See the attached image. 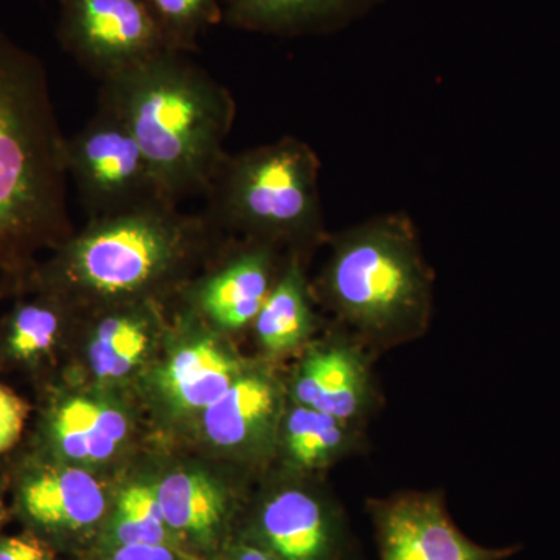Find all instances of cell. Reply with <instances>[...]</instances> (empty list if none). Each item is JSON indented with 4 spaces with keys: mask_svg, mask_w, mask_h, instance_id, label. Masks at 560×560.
<instances>
[{
    "mask_svg": "<svg viewBox=\"0 0 560 560\" xmlns=\"http://www.w3.org/2000/svg\"><path fill=\"white\" fill-rule=\"evenodd\" d=\"M205 197V217L213 226L272 248L289 245L293 256L327 238L319 160L300 139L228 153Z\"/></svg>",
    "mask_w": 560,
    "mask_h": 560,
    "instance_id": "5b68a950",
    "label": "cell"
},
{
    "mask_svg": "<svg viewBox=\"0 0 560 560\" xmlns=\"http://www.w3.org/2000/svg\"><path fill=\"white\" fill-rule=\"evenodd\" d=\"M381 560H504L521 548H488L464 536L436 492L372 500Z\"/></svg>",
    "mask_w": 560,
    "mask_h": 560,
    "instance_id": "ba28073f",
    "label": "cell"
},
{
    "mask_svg": "<svg viewBox=\"0 0 560 560\" xmlns=\"http://www.w3.org/2000/svg\"><path fill=\"white\" fill-rule=\"evenodd\" d=\"M72 305L47 291L14 305L0 331V353L7 363L33 366L49 357L65 334Z\"/></svg>",
    "mask_w": 560,
    "mask_h": 560,
    "instance_id": "ffe728a7",
    "label": "cell"
},
{
    "mask_svg": "<svg viewBox=\"0 0 560 560\" xmlns=\"http://www.w3.org/2000/svg\"><path fill=\"white\" fill-rule=\"evenodd\" d=\"M16 508L39 539L69 540L94 529L105 518L108 501L88 471L39 459L18 478Z\"/></svg>",
    "mask_w": 560,
    "mask_h": 560,
    "instance_id": "8fae6325",
    "label": "cell"
},
{
    "mask_svg": "<svg viewBox=\"0 0 560 560\" xmlns=\"http://www.w3.org/2000/svg\"><path fill=\"white\" fill-rule=\"evenodd\" d=\"M66 139L46 66L0 31V264L73 234Z\"/></svg>",
    "mask_w": 560,
    "mask_h": 560,
    "instance_id": "6da1fadb",
    "label": "cell"
},
{
    "mask_svg": "<svg viewBox=\"0 0 560 560\" xmlns=\"http://www.w3.org/2000/svg\"><path fill=\"white\" fill-rule=\"evenodd\" d=\"M363 429L304 405L283 411L278 442L294 474L312 475L361 451Z\"/></svg>",
    "mask_w": 560,
    "mask_h": 560,
    "instance_id": "2e32d148",
    "label": "cell"
},
{
    "mask_svg": "<svg viewBox=\"0 0 560 560\" xmlns=\"http://www.w3.org/2000/svg\"><path fill=\"white\" fill-rule=\"evenodd\" d=\"M106 560H183L172 545H125L109 550Z\"/></svg>",
    "mask_w": 560,
    "mask_h": 560,
    "instance_id": "484cf974",
    "label": "cell"
},
{
    "mask_svg": "<svg viewBox=\"0 0 560 560\" xmlns=\"http://www.w3.org/2000/svg\"><path fill=\"white\" fill-rule=\"evenodd\" d=\"M213 224L167 200L92 219L33 268L27 285L72 304L143 302L176 282L209 241Z\"/></svg>",
    "mask_w": 560,
    "mask_h": 560,
    "instance_id": "3957f363",
    "label": "cell"
},
{
    "mask_svg": "<svg viewBox=\"0 0 560 560\" xmlns=\"http://www.w3.org/2000/svg\"><path fill=\"white\" fill-rule=\"evenodd\" d=\"M7 518V508L5 500H3V488L0 485V525H2L3 521Z\"/></svg>",
    "mask_w": 560,
    "mask_h": 560,
    "instance_id": "83f0119b",
    "label": "cell"
},
{
    "mask_svg": "<svg viewBox=\"0 0 560 560\" xmlns=\"http://www.w3.org/2000/svg\"><path fill=\"white\" fill-rule=\"evenodd\" d=\"M226 560H279L270 551L265 550L260 545L254 541H243V544L235 545L231 548L230 555Z\"/></svg>",
    "mask_w": 560,
    "mask_h": 560,
    "instance_id": "4316f807",
    "label": "cell"
},
{
    "mask_svg": "<svg viewBox=\"0 0 560 560\" xmlns=\"http://www.w3.org/2000/svg\"><path fill=\"white\" fill-rule=\"evenodd\" d=\"M28 405L14 390L0 385V453L9 452L21 440L27 422Z\"/></svg>",
    "mask_w": 560,
    "mask_h": 560,
    "instance_id": "cb8c5ba5",
    "label": "cell"
},
{
    "mask_svg": "<svg viewBox=\"0 0 560 560\" xmlns=\"http://www.w3.org/2000/svg\"><path fill=\"white\" fill-rule=\"evenodd\" d=\"M57 38L102 84L171 50L147 0H58Z\"/></svg>",
    "mask_w": 560,
    "mask_h": 560,
    "instance_id": "52a82bcc",
    "label": "cell"
},
{
    "mask_svg": "<svg viewBox=\"0 0 560 560\" xmlns=\"http://www.w3.org/2000/svg\"><path fill=\"white\" fill-rule=\"evenodd\" d=\"M66 165L91 220L167 200L128 125L101 102L92 119L66 139Z\"/></svg>",
    "mask_w": 560,
    "mask_h": 560,
    "instance_id": "8992f818",
    "label": "cell"
},
{
    "mask_svg": "<svg viewBox=\"0 0 560 560\" xmlns=\"http://www.w3.org/2000/svg\"><path fill=\"white\" fill-rule=\"evenodd\" d=\"M330 245L319 289L349 335L371 352L423 337L434 275L410 219L377 217L334 235Z\"/></svg>",
    "mask_w": 560,
    "mask_h": 560,
    "instance_id": "277c9868",
    "label": "cell"
},
{
    "mask_svg": "<svg viewBox=\"0 0 560 560\" xmlns=\"http://www.w3.org/2000/svg\"><path fill=\"white\" fill-rule=\"evenodd\" d=\"M156 486L135 482L117 497L108 525L109 550L125 545H173Z\"/></svg>",
    "mask_w": 560,
    "mask_h": 560,
    "instance_id": "7402d4cb",
    "label": "cell"
},
{
    "mask_svg": "<svg viewBox=\"0 0 560 560\" xmlns=\"http://www.w3.org/2000/svg\"><path fill=\"white\" fill-rule=\"evenodd\" d=\"M290 399L363 429L377 404L371 350L349 334L312 346L294 372Z\"/></svg>",
    "mask_w": 560,
    "mask_h": 560,
    "instance_id": "30bf717a",
    "label": "cell"
},
{
    "mask_svg": "<svg viewBox=\"0 0 560 560\" xmlns=\"http://www.w3.org/2000/svg\"><path fill=\"white\" fill-rule=\"evenodd\" d=\"M245 368L215 338L184 345L162 371L161 383L173 404L184 410L205 411L220 399Z\"/></svg>",
    "mask_w": 560,
    "mask_h": 560,
    "instance_id": "e0dca14e",
    "label": "cell"
},
{
    "mask_svg": "<svg viewBox=\"0 0 560 560\" xmlns=\"http://www.w3.org/2000/svg\"><path fill=\"white\" fill-rule=\"evenodd\" d=\"M162 514L173 536L208 547L230 517V500L219 482L200 471H175L156 485Z\"/></svg>",
    "mask_w": 560,
    "mask_h": 560,
    "instance_id": "ac0fdd59",
    "label": "cell"
},
{
    "mask_svg": "<svg viewBox=\"0 0 560 560\" xmlns=\"http://www.w3.org/2000/svg\"><path fill=\"white\" fill-rule=\"evenodd\" d=\"M98 98L128 125L168 201L206 194L237 116L231 92L208 70L167 50L103 83Z\"/></svg>",
    "mask_w": 560,
    "mask_h": 560,
    "instance_id": "7a4b0ae2",
    "label": "cell"
},
{
    "mask_svg": "<svg viewBox=\"0 0 560 560\" xmlns=\"http://www.w3.org/2000/svg\"><path fill=\"white\" fill-rule=\"evenodd\" d=\"M385 0H224V24L260 35H327L348 27Z\"/></svg>",
    "mask_w": 560,
    "mask_h": 560,
    "instance_id": "5bb4252c",
    "label": "cell"
},
{
    "mask_svg": "<svg viewBox=\"0 0 560 560\" xmlns=\"http://www.w3.org/2000/svg\"><path fill=\"white\" fill-rule=\"evenodd\" d=\"M275 248L248 241L215 271L191 290L198 311L224 330H241L253 324L280 272Z\"/></svg>",
    "mask_w": 560,
    "mask_h": 560,
    "instance_id": "4fadbf2b",
    "label": "cell"
},
{
    "mask_svg": "<svg viewBox=\"0 0 560 560\" xmlns=\"http://www.w3.org/2000/svg\"><path fill=\"white\" fill-rule=\"evenodd\" d=\"M257 340L272 357L302 348L315 330L311 290L300 256H291L254 319Z\"/></svg>",
    "mask_w": 560,
    "mask_h": 560,
    "instance_id": "d6986e66",
    "label": "cell"
},
{
    "mask_svg": "<svg viewBox=\"0 0 560 560\" xmlns=\"http://www.w3.org/2000/svg\"><path fill=\"white\" fill-rule=\"evenodd\" d=\"M171 50L194 54L201 36L223 22L224 0H147Z\"/></svg>",
    "mask_w": 560,
    "mask_h": 560,
    "instance_id": "603a6c76",
    "label": "cell"
},
{
    "mask_svg": "<svg viewBox=\"0 0 560 560\" xmlns=\"http://www.w3.org/2000/svg\"><path fill=\"white\" fill-rule=\"evenodd\" d=\"M0 560H54L49 544L35 534L0 537Z\"/></svg>",
    "mask_w": 560,
    "mask_h": 560,
    "instance_id": "d4e9b609",
    "label": "cell"
},
{
    "mask_svg": "<svg viewBox=\"0 0 560 560\" xmlns=\"http://www.w3.org/2000/svg\"><path fill=\"white\" fill-rule=\"evenodd\" d=\"M130 423L119 408L88 397H58L46 411L43 436L57 458L103 463L113 458L128 438Z\"/></svg>",
    "mask_w": 560,
    "mask_h": 560,
    "instance_id": "9a60e30c",
    "label": "cell"
},
{
    "mask_svg": "<svg viewBox=\"0 0 560 560\" xmlns=\"http://www.w3.org/2000/svg\"><path fill=\"white\" fill-rule=\"evenodd\" d=\"M283 399L282 386L270 372L248 368L202 412L206 436L226 451L265 453L278 441Z\"/></svg>",
    "mask_w": 560,
    "mask_h": 560,
    "instance_id": "7c38bea8",
    "label": "cell"
},
{
    "mask_svg": "<svg viewBox=\"0 0 560 560\" xmlns=\"http://www.w3.org/2000/svg\"><path fill=\"white\" fill-rule=\"evenodd\" d=\"M249 540L279 560H345L349 552V536L337 504L298 481L264 497Z\"/></svg>",
    "mask_w": 560,
    "mask_h": 560,
    "instance_id": "9c48e42d",
    "label": "cell"
},
{
    "mask_svg": "<svg viewBox=\"0 0 560 560\" xmlns=\"http://www.w3.org/2000/svg\"><path fill=\"white\" fill-rule=\"evenodd\" d=\"M103 315L92 330L90 361L98 378L117 381L130 374L145 357L151 341V318L143 302L103 305Z\"/></svg>",
    "mask_w": 560,
    "mask_h": 560,
    "instance_id": "44dd1931",
    "label": "cell"
}]
</instances>
